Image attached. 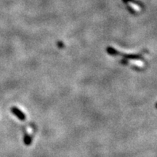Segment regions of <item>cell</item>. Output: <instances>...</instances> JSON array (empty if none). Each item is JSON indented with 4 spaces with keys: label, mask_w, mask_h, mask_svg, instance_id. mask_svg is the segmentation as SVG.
<instances>
[{
    "label": "cell",
    "mask_w": 157,
    "mask_h": 157,
    "mask_svg": "<svg viewBox=\"0 0 157 157\" xmlns=\"http://www.w3.org/2000/svg\"><path fill=\"white\" fill-rule=\"evenodd\" d=\"M12 112L14 113V114L19 119H21V120H24L25 119V116L24 113L16 107H13V109H12Z\"/></svg>",
    "instance_id": "6da1fadb"
},
{
    "label": "cell",
    "mask_w": 157,
    "mask_h": 157,
    "mask_svg": "<svg viewBox=\"0 0 157 157\" xmlns=\"http://www.w3.org/2000/svg\"><path fill=\"white\" fill-rule=\"evenodd\" d=\"M123 2L125 4H127L128 2H131L132 4H135V5H137L138 7H141V8H143V7H143V4L140 1H137V0H123Z\"/></svg>",
    "instance_id": "7a4b0ae2"
},
{
    "label": "cell",
    "mask_w": 157,
    "mask_h": 157,
    "mask_svg": "<svg viewBox=\"0 0 157 157\" xmlns=\"http://www.w3.org/2000/svg\"><path fill=\"white\" fill-rule=\"evenodd\" d=\"M127 8L129 10V11L130 12V13H132V14H135V13H136V11H135V10L132 8V7H131L129 5H127Z\"/></svg>",
    "instance_id": "3957f363"
},
{
    "label": "cell",
    "mask_w": 157,
    "mask_h": 157,
    "mask_svg": "<svg viewBox=\"0 0 157 157\" xmlns=\"http://www.w3.org/2000/svg\"><path fill=\"white\" fill-rule=\"evenodd\" d=\"M156 108H157V104H156Z\"/></svg>",
    "instance_id": "277c9868"
}]
</instances>
